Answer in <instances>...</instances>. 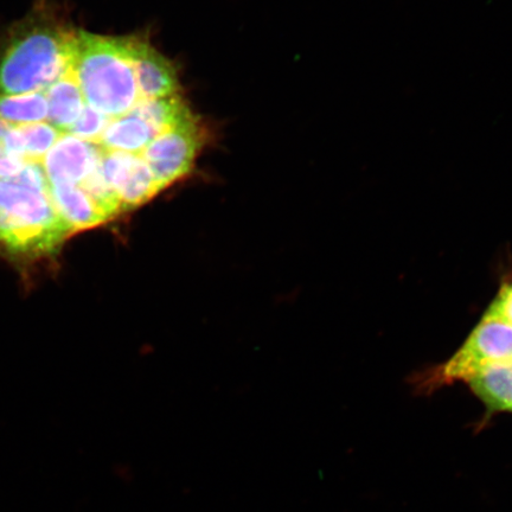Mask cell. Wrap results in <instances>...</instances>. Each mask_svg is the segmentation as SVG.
Listing matches in <instances>:
<instances>
[{
	"label": "cell",
	"instance_id": "30bf717a",
	"mask_svg": "<svg viewBox=\"0 0 512 512\" xmlns=\"http://www.w3.org/2000/svg\"><path fill=\"white\" fill-rule=\"evenodd\" d=\"M469 383L472 392L484 403L485 420L498 413H512V363L486 368Z\"/></svg>",
	"mask_w": 512,
	"mask_h": 512
},
{
	"label": "cell",
	"instance_id": "5bb4252c",
	"mask_svg": "<svg viewBox=\"0 0 512 512\" xmlns=\"http://www.w3.org/2000/svg\"><path fill=\"white\" fill-rule=\"evenodd\" d=\"M130 113L143 119L156 137L192 115L178 94L168 98L142 99Z\"/></svg>",
	"mask_w": 512,
	"mask_h": 512
},
{
	"label": "cell",
	"instance_id": "2e32d148",
	"mask_svg": "<svg viewBox=\"0 0 512 512\" xmlns=\"http://www.w3.org/2000/svg\"><path fill=\"white\" fill-rule=\"evenodd\" d=\"M110 120L111 119L107 118L106 115L86 105L78 121H76L66 133L72 134V136L76 138L86 140V142L98 144Z\"/></svg>",
	"mask_w": 512,
	"mask_h": 512
},
{
	"label": "cell",
	"instance_id": "ba28073f",
	"mask_svg": "<svg viewBox=\"0 0 512 512\" xmlns=\"http://www.w3.org/2000/svg\"><path fill=\"white\" fill-rule=\"evenodd\" d=\"M134 73L142 99L168 98L179 92L177 70L142 38L130 37Z\"/></svg>",
	"mask_w": 512,
	"mask_h": 512
},
{
	"label": "cell",
	"instance_id": "277c9868",
	"mask_svg": "<svg viewBox=\"0 0 512 512\" xmlns=\"http://www.w3.org/2000/svg\"><path fill=\"white\" fill-rule=\"evenodd\" d=\"M505 363H512V326L484 316L463 347L435 373L433 381L469 382L480 371Z\"/></svg>",
	"mask_w": 512,
	"mask_h": 512
},
{
	"label": "cell",
	"instance_id": "7c38bea8",
	"mask_svg": "<svg viewBox=\"0 0 512 512\" xmlns=\"http://www.w3.org/2000/svg\"><path fill=\"white\" fill-rule=\"evenodd\" d=\"M43 93L48 104L47 123L66 133L78 121L87 105L78 82L70 73Z\"/></svg>",
	"mask_w": 512,
	"mask_h": 512
},
{
	"label": "cell",
	"instance_id": "3957f363",
	"mask_svg": "<svg viewBox=\"0 0 512 512\" xmlns=\"http://www.w3.org/2000/svg\"><path fill=\"white\" fill-rule=\"evenodd\" d=\"M73 36L36 28L16 38L0 61V95L43 92L72 73Z\"/></svg>",
	"mask_w": 512,
	"mask_h": 512
},
{
	"label": "cell",
	"instance_id": "9c48e42d",
	"mask_svg": "<svg viewBox=\"0 0 512 512\" xmlns=\"http://www.w3.org/2000/svg\"><path fill=\"white\" fill-rule=\"evenodd\" d=\"M57 210L74 233L101 226L110 221L85 191L76 185H50Z\"/></svg>",
	"mask_w": 512,
	"mask_h": 512
},
{
	"label": "cell",
	"instance_id": "52a82bcc",
	"mask_svg": "<svg viewBox=\"0 0 512 512\" xmlns=\"http://www.w3.org/2000/svg\"><path fill=\"white\" fill-rule=\"evenodd\" d=\"M100 145L86 142L72 134L62 136L46 156L41 166L49 185H80L101 164Z\"/></svg>",
	"mask_w": 512,
	"mask_h": 512
},
{
	"label": "cell",
	"instance_id": "5b68a950",
	"mask_svg": "<svg viewBox=\"0 0 512 512\" xmlns=\"http://www.w3.org/2000/svg\"><path fill=\"white\" fill-rule=\"evenodd\" d=\"M203 144V132L194 115L159 134L142 153L160 190L188 176Z\"/></svg>",
	"mask_w": 512,
	"mask_h": 512
},
{
	"label": "cell",
	"instance_id": "7a4b0ae2",
	"mask_svg": "<svg viewBox=\"0 0 512 512\" xmlns=\"http://www.w3.org/2000/svg\"><path fill=\"white\" fill-rule=\"evenodd\" d=\"M72 75L86 104L107 118L123 117L142 100L128 37L74 32Z\"/></svg>",
	"mask_w": 512,
	"mask_h": 512
},
{
	"label": "cell",
	"instance_id": "6da1fadb",
	"mask_svg": "<svg viewBox=\"0 0 512 512\" xmlns=\"http://www.w3.org/2000/svg\"><path fill=\"white\" fill-rule=\"evenodd\" d=\"M73 234L55 207L41 164L28 163L16 177L0 179V246L6 251L41 258Z\"/></svg>",
	"mask_w": 512,
	"mask_h": 512
},
{
	"label": "cell",
	"instance_id": "9a60e30c",
	"mask_svg": "<svg viewBox=\"0 0 512 512\" xmlns=\"http://www.w3.org/2000/svg\"><path fill=\"white\" fill-rule=\"evenodd\" d=\"M48 118V104L43 92L0 95V120L10 126L43 123Z\"/></svg>",
	"mask_w": 512,
	"mask_h": 512
},
{
	"label": "cell",
	"instance_id": "8fae6325",
	"mask_svg": "<svg viewBox=\"0 0 512 512\" xmlns=\"http://www.w3.org/2000/svg\"><path fill=\"white\" fill-rule=\"evenodd\" d=\"M155 138V132L143 119L128 113L110 120L98 145L102 150L142 156L146 147Z\"/></svg>",
	"mask_w": 512,
	"mask_h": 512
},
{
	"label": "cell",
	"instance_id": "8992f818",
	"mask_svg": "<svg viewBox=\"0 0 512 512\" xmlns=\"http://www.w3.org/2000/svg\"><path fill=\"white\" fill-rule=\"evenodd\" d=\"M101 169L124 211L143 206L162 191L142 156L102 150Z\"/></svg>",
	"mask_w": 512,
	"mask_h": 512
},
{
	"label": "cell",
	"instance_id": "4fadbf2b",
	"mask_svg": "<svg viewBox=\"0 0 512 512\" xmlns=\"http://www.w3.org/2000/svg\"><path fill=\"white\" fill-rule=\"evenodd\" d=\"M62 132L47 121L24 126H10L8 144L10 151L25 163L41 164L42 159L53 149Z\"/></svg>",
	"mask_w": 512,
	"mask_h": 512
},
{
	"label": "cell",
	"instance_id": "ac0fdd59",
	"mask_svg": "<svg viewBox=\"0 0 512 512\" xmlns=\"http://www.w3.org/2000/svg\"><path fill=\"white\" fill-rule=\"evenodd\" d=\"M485 316L501 319L512 326V283L502 286Z\"/></svg>",
	"mask_w": 512,
	"mask_h": 512
},
{
	"label": "cell",
	"instance_id": "e0dca14e",
	"mask_svg": "<svg viewBox=\"0 0 512 512\" xmlns=\"http://www.w3.org/2000/svg\"><path fill=\"white\" fill-rule=\"evenodd\" d=\"M10 125L0 120V179L14 178L21 174L27 163L10 151L8 134Z\"/></svg>",
	"mask_w": 512,
	"mask_h": 512
}]
</instances>
